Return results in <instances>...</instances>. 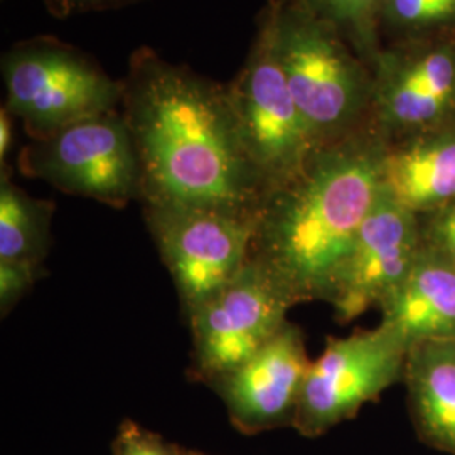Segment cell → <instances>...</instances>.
Returning <instances> with one entry per match:
<instances>
[{"label": "cell", "instance_id": "obj_8", "mask_svg": "<svg viewBox=\"0 0 455 455\" xmlns=\"http://www.w3.org/2000/svg\"><path fill=\"white\" fill-rule=\"evenodd\" d=\"M408 347L381 324L346 338H329L312 361L292 427L304 437L323 435L403 379Z\"/></svg>", "mask_w": 455, "mask_h": 455}, {"label": "cell", "instance_id": "obj_19", "mask_svg": "<svg viewBox=\"0 0 455 455\" xmlns=\"http://www.w3.org/2000/svg\"><path fill=\"white\" fill-rule=\"evenodd\" d=\"M419 220L423 246L455 267V201Z\"/></svg>", "mask_w": 455, "mask_h": 455}, {"label": "cell", "instance_id": "obj_12", "mask_svg": "<svg viewBox=\"0 0 455 455\" xmlns=\"http://www.w3.org/2000/svg\"><path fill=\"white\" fill-rule=\"evenodd\" d=\"M310 364L302 331L287 323L257 355L214 387L233 425L253 435L292 425Z\"/></svg>", "mask_w": 455, "mask_h": 455}, {"label": "cell", "instance_id": "obj_6", "mask_svg": "<svg viewBox=\"0 0 455 455\" xmlns=\"http://www.w3.org/2000/svg\"><path fill=\"white\" fill-rule=\"evenodd\" d=\"M146 214L188 315L221 292L253 257L260 212L146 206Z\"/></svg>", "mask_w": 455, "mask_h": 455}, {"label": "cell", "instance_id": "obj_1", "mask_svg": "<svg viewBox=\"0 0 455 455\" xmlns=\"http://www.w3.org/2000/svg\"><path fill=\"white\" fill-rule=\"evenodd\" d=\"M122 115L139 156L146 206L260 212L265 193L228 84L139 48L124 80Z\"/></svg>", "mask_w": 455, "mask_h": 455}, {"label": "cell", "instance_id": "obj_21", "mask_svg": "<svg viewBox=\"0 0 455 455\" xmlns=\"http://www.w3.org/2000/svg\"><path fill=\"white\" fill-rule=\"evenodd\" d=\"M114 455H180L159 435L139 427L137 423H122L115 439Z\"/></svg>", "mask_w": 455, "mask_h": 455}, {"label": "cell", "instance_id": "obj_16", "mask_svg": "<svg viewBox=\"0 0 455 455\" xmlns=\"http://www.w3.org/2000/svg\"><path fill=\"white\" fill-rule=\"evenodd\" d=\"M51 204L34 199L5 174L0 184V260L41 263L48 251Z\"/></svg>", "mask_w": 455, "mask_h": 455}, {"label": "cell", "instance_id": "obj_7", "mask_svg": "<svg viewBox=\"0 0 455 455\" xmlns=\"http://www.w3.org/2000/svg\"><path fill=\"white\" fill-rule=\"evenodd\" d=\"M22 171L68 195L122 208L142 196L140 164L122 112L84 118L34 144L22 154Z\"/></svg>", "mask_w": 455, "mask_h": 455}, {"label": "cell", "instance_id": "obj_15", "mask_svg": "<svg viewBox=\"0 0 455 455\" xmlns=\"http://www.w3.org/2000/svg\"><path fill=\"white\" fill-rule=\"evenodd\" d=\"M403 381L423 440L455 455V341L410 347Z\"/></svg>", "mask_w": 455, "mask_h": 455}, {"label": "cell", "instance_id": "obj_22", "mask_svg": "<svg viewBox=\"0 0 455 455\" xmlns=\"http://www.w3.org/2000/svg\"><path fill=\"white\" fill-rule=\"evenodd\" d=\"M137 2H142V0H43L49 14L58 19L90 14V12L116 11V9L133 5Z\"/></svg>", "mask_w": 455, "mask_h": 455}, {"label": "cell", "instance_id": "obj_3", "mask_svg": "<svg viewBox=\"0 0 455 455\" xmlns=\"http://www.w3.org/2000/svg\"><path fill=\"white\" fill-rule=\"evenodd\" d=\"M267 4L280 65L317 146L364 129L371 122V68L306 0Z\"/></svg>", "mask_w": 455, "mask_h": 455}, {"label": "cell", "instance_id": "obj_14", "mask_svg": "<svg viewBox=\"0 0 455 455\" xmlns=\"http://www.w3.org/2000/svg\"><path fill=\"white\" fill-rule=\"evenodd\" d=\"M381 324L408 349L423 342L455 341V267L423 246L405 282L379 307Z\"/></svg>", "mask_w": 455, "mask_h": 455}, {"label": "cell", "instance_id": "obj_24", "mask_svg": "<svg viewBox=\"0 0 455 455\" xmlns=\"http://www.w3.org/2000/svg\"><path fill=\"white\" fill-rule=\"evenodd\" d=\"M180 455H204V454H197V452H186V454H180Z\"/></svg>", "mask_w": 455, "mask_h": 455}, {"label": "cell", "instance_id": "obj_18", "mask_svg": "<svg viewBox=\"0 0 455 455\" xmlns=\"http://www.w3.org/2000/svg\"><path fill=\"white\" fill-rule=\"evenodd\" d=\"M451 33H455V0H387L381 36L390 34L398 44Z\"/></svg>", "mask_w": 455, "mask_h": 455}, {"label": "cell", "instance_id": "obj_10", "mask_svg": "<svg viewBox=\"0 0 455 455\" xmlns=\"http://www.w3.org/2000/svg\"><path fill=\"white\" fill-rule=\"evenodd\" d=\"M293 302L257 260L189 314L197 371L216 383L257 355L287 324Z\"/></svg>", "mask_w": 455, "mask_h": 455}, {"label": "cell", "instance_id": "obj_2", "mask_svg": "<svg viewBox=\"0 0 455 455\" xmlns=\"http://www.w3.org/2000/svg\"><path fill=\"white\" fill-rule=\"evenodd\" d=\"M387 140L371 122L314 152L304 171L265 197L253 260L295 304L325 300L359 227L381 193Z\"/></svg>", "mask_w": 455, "mask_h": 455}, {"label": "cell", "instance_id": "obj_23", "mask_svg": "<svg viewBox=\"0 0 455 455\" xmlns=\"http://www.w3.org/2000/svg\"><path fill=\"white\" fill-rule=\"evenodd\" d=\"M14 140V131H12V115L4 107L0 110V163L5 164V157L11 154Z\"/></svg>", "mask_w": 455, "mask_h": 455}, {"label": "cell", "instance_id": "obj_5", "mask_svg": "<svg viewBox=\"0 0 455 455\" xmlns=\"http://www.w3.org/2000/svg\"><path fill=\"white\" fill-rule=\"evenodd\" d=\"M228 93L244 148L267 197L297 178L321 148L280 65L268 4L261 9L253 44L242 71L228 84Z\"/></svg>", "mask_w": 455, "mask_h": 455}, {"label": "cell", "instance_id": "obj_13", "mask_svg": "<svg viewBox=\"0 0 455 455\" xmlns=\"http://www.w3.org/2000/svg\"><path fill=\"white\" fill-rule=\"evenodd\" d=\"M381 188L419 216L455 201V118L387 144Z\"/></svg>", "mask_w": 455, "mask_h": 455}, {"label": "cell", "instance_id": "obj_9", "mask_svg": "<svg viewBox=\"0 0 455 455\" xmlns=\"http://www.w3.org/2000/svg\"><path fill=\"white\" fill-rule=\"evenodd\" d=\"M371 73V125L387 144L454 120V39H419L381 49Z\"/></svg>", "mask_w": 455, "mask_h": 455}, {"label": "cell", "instance_id": "obj_4", "mask_svg": "<svg viewBox=\"0 0 455 455\" xmlns=\"http://www.w3.org/2000/svg\"><path fill=\"white\" fill-rule=\"evenodd\" d=\"M5 108L34 139L118 110L124 82L105 73L88 54L54 37L17 43L2 58Z\"/></svg>", "mask_w": 455, "mask_h": 455}, {"label": "cell", "instance_id": "obj_20", "mask_svg": "<svg viewBox=\"0 0 455 455\" xmlns=\"http://www.w3.org/2000/svg\"><path fill=\"white\" fill-rule=\"evenodd\" d=\"M39 263L0 260V310L7 314L34 285Z\"/></svg>", "mask_w": 455, "mask_h": 455}, {"label": "cell", "instance_id": "obj_11", "mask_svg": "<svg viewBox=\"0 0 455 455\" xmlns=\"http://www.w3.org/2000/svg\"><path fill=\"white\" fill-rule=\"evenodd\" d=\"M423 250L419 214L381 193L341 261L325 302L347 324L381 307L405 282Z\"/></svg>", "mask_w": 455, "mask_h": 455}, {"label": "cell", "instance_id": "obj_17", "mask_svg": "<svg viewBox=\"0 0 455 455\" xmlns=\"http://www.w3.org/2000/svg\"><path fill=\"white\" fill-rule=\"evenodd\" d=\"M310 9L336 28L359 58L373 68L381 52V16L387 0H306Z\"/></svg>", "mask_w": 455, "mask_h": 455}]
</instances>
